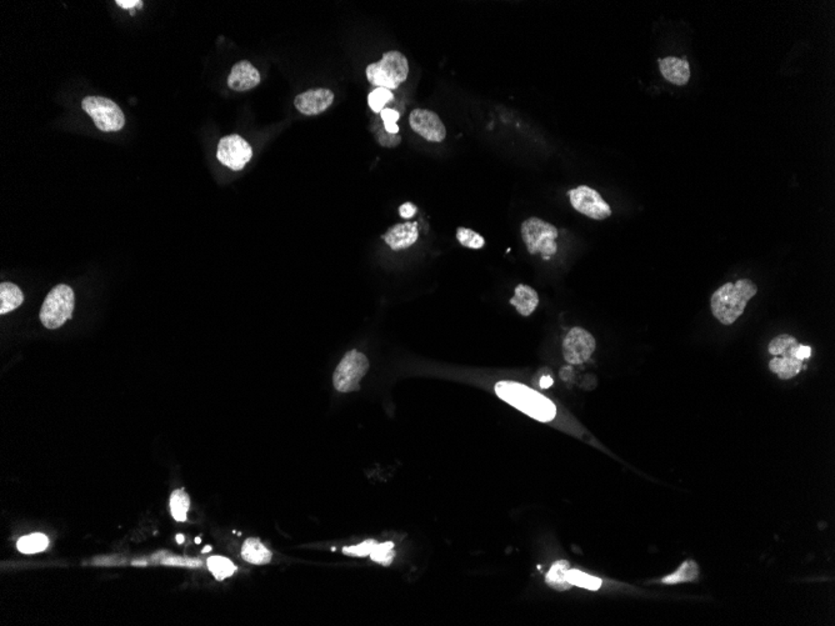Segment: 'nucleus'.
Segmentation results:
<instances>
[{"instance_id":"obj_1","label":"nucleus","mask_w":835,"mask_h":626,"mask_svg":"<svg viewBox=\"0 0 835 626\" xmlns=\"http://www.w3.org/2000/svg\"><path fill=\"white\" fill-rule=\"evenodd\" d=\"M758 293V287L750 279L727 283L714 291L710 308L714 317L721 324L732 325L742 317L752 298Z\"/></svg>"},{"instance_id":"obj_2","label":"nucleus","mask_w":835,"mask_h":626,"mask_svg":"<svg viewBox=\"0 0 835 626\" xmlns=\"http://www.w3.org/2000/svg\"><path fill=\"white\" fill-rule=\"evenodd\" d=\"M496 393L505 403L541 423H549L556 415V408L552 400L520 382H497Z\"/></svg>"},{"instance_id":"obj_3","label":"nucleus","mask_w":835,"mask_h":626,"mask_svg":"<svg viewBox=\"0 0 835 626\" xmlns=\"http://www.w3.org/2000/svg\"><path fill=\"white\" fill-rule=\"evenodd\" d=\"M409 63L400 51H387L378 63L368 65L367 78L370 84L389 90L398 89L408 78Z\"/></svg>"},{"instance_id":"obj_4","label":"nucleus","mask_w":835,"mask_h":626,"mask_svg":"<svg viewBox=\"0 0 835 626\" xmlns=\"http://www.w3.org/2000/svg\"><path fill=\"white\" fill-rule=\"evenodd\" d=\"M520 231L529 254H541L544 259H549L558 252L556 239L559 233L553 224L533 216L523 222Z\"/></svg>"},{"instance_id":"obj_5","label":"nucleus","mask_w":835,"mask_h":626,"mask_svg":"<svg viewBox=\"0 0 835 626\" xmlns=\"http://www.w3.org/2000/svg\"><path fill=\"white\" fill-rule=\"evenodd\" d=\"M74 307L75 298L73 289L59 284L45 298L39 317L45 328L58 329L72 317Z\"/></svg>"},{"instance_id":"obj_6","label":"nucleus","mask_w":835,"mask_h":626,"mask_svg":"<svg viewBox=\"0 0 835 626\" xmlns=\"http://www.w3.org/2000/svg\"><path fill=\"white\" fill-rule=\"evenodd\" d=\"M81 108L93 119L95 127L101 131H119L125 124V116L122 109L108 98L87 96L81 101Z\"/></svg>"},{"instance_id":"obj_7","label":"nucleus","mask_w":835,"mask_h":626,"mask_svg":"<svg viewBox=\"0 0 835 626\" xmlns=\"http://www.w3.org/2000/svg\"><path fill=\"white\" fill-rule=\"evenodd\" d=\"M369 361L363 353L350 350L340 360L333 375L334 388L339 393H352L359 390L360 380L367 374Z\"/></svg>"},{"instance_id":"obj_8","label":"nucleus","mask_w":835,"mask_h":626,"mask_svg":"<svg viewBox=\"0 0 835 626\" xmlns=\"http://www.w3.org/2000/svg\"><path fill=\"white\" fill-rule=\"evenodd\" d=\"M568 195L571 207L583 216L594 220H604L612 216V208L609 204L593 187L579 185L576 189L569 190Z\"/></svg>"},{"instance_id":"obj_9","label":"nucleus","mask_w":835,"mask_h":626,"mask_svg":"<svg viewBox=\"0 0 835 626\" xmlns=\"http://www.w3.org/2000/svg\"><path fill=\"white\" fill-rule=\"evenodd\" d=\"M597 341L591 332L576 326L568 331L563 341V355L570 365H580L591 359Z\"/></svg>"},{"instance_id":"obj_10","label":"nucleus","mask_w":835,"mask_h":626,"mask_svg":"<svg viewBox=\"0 0 835 626\" xmlns=\"http://www.w3.org/2000/svg\"><path fill=\"white\" fill-rule=\"evenodd\" d=\"M252 157V146L238 134L222 138L218 144L216 158L223 166H228L234 172L242 170L250 161Z\"/></svg>"},{"instance_id":"obj_11","label":"nucleus","mask_w":835,"mask_h":626,"mask_svg":"<svg viewBox=\"0 0 835 626\" xmlns=\"http://www.w3.org/2000/svg\"><path fill=\"white\" fill-rule=\"evenodd\" d=\"M409 125L418 135L432 143H441L447 137V129L441 119L428 109H414L409 116Z\"/></svg>"},{"instance_id":"obj_12","label":"nucleus","mask_w":835,"mask_h":626,"mask_svg":"<svg viewBox=\"0 0 835 626\" xmlns=\"http://www.w3.org/2000/svg\"><path fill=\"white\" fill-rule=\"evenodd\" d=\"M334 93L329 89L317 88L299 94L294 101L296 108L305 116H318L331 107Z\"/></svg>"},{"instance_id":"obj_13","label":"nucleus","mask_w":835,"mask_h":626,"mask_svg":"<svg viewBox=\"0 0 835 626\" xmlns=\"http://www.w3.org/2000/svg\"><path fill=\"white\" fill-rule=\"evenodd\" d=\"M418 238V223L411 222L396 224L383 235V239L389 245V248L396 252L411 248V245L417 243Z\"/></svg>"},{"instance_id":"obj_14","label":"nucleus","mask_w":835,"mask_h":626,"mask_svg":"<svg viewBox=\"0 0 835 626\" xmlns=\"http://www.w3.org/2000/svg\"><path fill=\"white\" fill-rule=\"evenodd\" d=\"M259 83V72L250 62L243 60V62L234 64V66L231 68V72L228 78V87L233 90H237V92L250 90L253 88L258 87Z\"/></svg>"},{"instance_id":"obj_15","label":"nucleus","mask_w":835,"mask_h":626,"mask_svg":"<svg viewBox=\"0 0 835 626\" xmlns=\"http://www.w3.org/2000/svg\"><path fill=\"white\" fill-rule=\"evenodd\" d=\"M659 69L664 79L676 86H685L691 79V66L685 59L667 57L659 59Z\"/></svg>"},{"instance_id":"obj_16","label":"nucleus","mask_w":835,"mask_h":626,"mask_svg":"<svg viewBox=\"0 0 835 626\" xmlns=\"http://www.w3.org/2000/svg\"><path fill=\"white\" fill-rule=\"evenodd\" d=\"M511 304L517 309L520 315L529 317L538 308L539 296L532 287L526 284H519L514 291V296L511 299Z\"/></svg>"},{"instance_id":"obj_17","label":"nucleus","mask_w":835,"mask_h":626,"mask_svg":"<svg viewBox=\"0 0 835 626\" xmlns=\"http://www.w3.org/2000/svg\"><path fill=\"white\" fill-rule=\"evenodd\" d=\"M242 558H243V560L253 564V565H266L268 562H270L273 554L259 539L250 538V539L245 540L244 544H243Z\"/></svg>"},{"instance_id":"obj_18","label":"nucleus","mask_w":835,"mask_h":626,"mask_svg":"<svg viewBox=\"0 0 835 626\" xmlns=\"http://www.w3.org/2000/svg\"><path fill=\"white\" fill-rule=\"evenodd\" d=\"M803 367H804L803 360L798 359L797 356H792V358L774 356L769 361L771 371L778 375V378L782 379V380L793 379L794 376L799 374L800 370Z\"/></svg>"},{"instance_id":"obj_19","label":"nucleus","mask_w":835,"mask_h":626,"mask_svg":"<svg viewBox=\"0 0 835 626\" xmlns=\"http://www.w3.org/2000/svg\"><path fill=\"white\" fill-rule=\"evenodd\" d=\"M24 302L22 290L13 283H1L0 285V314L4 315L19 308Z\"/></svg>"},{"instance_id":"obj_20","label":"nucleus","mask_w":835,"mask_h":626,"mask_svg":"<svg viewBox=\"0 0 835 626\" xmlns=\"http://www.w3.org/2000/svg\"><path fill=\"white\" fill-rule=\"evenodd\" d=\"M569 569H570V564L567 560L555 562L545 576V582L548 585L550 588H553L554 590H569L573 586L568 580Z\"/></svg>"},{"instance_id":"obj_21","label":"nucleus","mask_w":835,"mask_h":626,"mask_svg":"<svg viewBox=\"0 0 835 626\" xmlns=\"http://www.w3.org/2000/svg\"><path fill=\"white\" fill-rule=\"evenodd\" d=\"M798 340L794 338L793 335L789 334H782L778 335L777 338L773 339L769 346H768V352L774 355V356H783V358H792L797 356V352L799 348Z\"/></svg>"},{"instance_id":"obj_22","label":"nucleus","mask_w":835,"mask_h":626,"mask_svg":"<svg viewBox=\"0 0 835 626\" xmlns=\"http://www.w3.org/2000/svg\"><path fill=\"white\" fill-rule=\"evenodd\" d=\"M170 514L175 521H187L188 511L190 509V499L184 489L174 490L169 500Z\"/></svg>"},{"instance_id":"obj_23","label":"nucleus","mask_w":835,"mask_h":626,"mask_svg":"<svg viewBox=\"0 0 835 626\" xmlns=\"http://www.w3.org/2000/svg\"><path fill=\"white\" fill-rule=\"evenodd\" d=\"M49 547V539L42 533H34L18 540L16 547L22 554H38Z\"/></svg>"},{"instance_id":"obj_24","label":"nucleus","mask_w":835,"mask_h":626,"mask_svg":"<svg viewBox=\"0 0 835 626\" xmlns=\"http://www.w3.org/2000/svg\"><path fill=\"white\" fill-rule=\"evenodd\" d=\"M207 566L218 582L231 577L238 570L231 559L224 556H210L207 560Z\"/></svg>"},{"instance_id":"obj_25","label":"nucleus","mask_w":835,"mask_h":626,"mask_svg":"<svg viewBox=\"0 0 835 626\" xmlns=\"http://www.w3.org/2000/svg\"><path fill=\"white\" fill-rule=\"evenodd\" d=\"M699 568L698 565L691 560L683 562V565L678 569L674 574L669 576L663 577V584H679V583H689V582H695L698 579Z\"/></svg>"},{"instance_id":"obj_26","label":"nucleus","mask_w":835,"mask_h":626,"mask_svg":"<svg viewBox=\"0 0 835 626\" xmlns=\"http://www.w3.org/2000/svg\"><path fill=\"white\" fill-rule=\"evenodd\" d=\"M568 580L573 586H579V588H584L588 590H598L602 586L600 579L588 575L583 571L574 570V569H569Z\"/></svg>"},{"instance_id":"obj_27","label":"nucleus","mask_w":835,"mask_h":626,"mask_svg":"<svg viewBox=\"0 0 835 626\" xmlns=\"http://www.w3.org/2000/svg\"><path fill=\"white\" fill-rule=\"evenodd\" d=\"M394 101V94L385 88H376L368 96V104L374 113H381L385 104Z\"/></svg>"},{"instance_id":"obj_28","label":"nucleus","mask_w":835,"mask_h":626,"mask_svg":"<svg viewBox=\"0 0 835 626\" xmlns=\"http://www.w3.org/2000/svg\"><path fill=\"white\" fill-rule=\"evenodd\" d=\"M457 239L463 246L469 249H482L485 245V239L483 238L479 233L463 226L458 228Z\"/></svg>"},{"instance_id":"obj_29","label":"nucleus","mask_w":835,"mask_h":626,"mask_svg":"<svg viewBox=\"0 0 835 626\" xmlns=\"http://www.w3.org/2000/svg\"><path fill=\"white\" fill-rule=\"evenodd\" d=\"M394 556H396L394 544L391 541H387V543H383V544L378 543L375 545L372 554H370V559L373 562H378V564H382L384 566H388L393 562Z\"/></svg>"},{"instance_id":"obj_30","label":"nucleus","mask_w":835,"mask_h":626,"mask_svg":"<svg viewBox=\"0 0 835 626\" xmlns=\"http://www.w3.org/2000/svg\"><path fill=\"white\" fill-rule=\"evenodd\" d=\"M376 544H378V541H375V540H367V541H363L359 545L344 547L343 549V554L348 555V556L364 558V556L372 554V551H373V549H374Z\"/></svg>"},{"instance_id":"obj_31","label":"nucleus","mask_w":835,"mask_h":626,"mask_svg":"<svg viewBox=\"0 0 835 626\" xmlns=\"http://www.w3.org/2000/svg\"><path fill=\"white\" fill-rule=\"evenodd\" d=\"M375 135H376L379 144L384 146V148H396L402 142L400 134H390L387 130L384 129V127L383 128H378Z\"/></svg>"},{"instance_id":"obj_32","label":"nucleus","mask_w":835,"mask_h":626,"mask_svg":"<svg viewBox=\"0 0 835 626\" xmlns=\"http://www.w3.org/2000/svg\"><path fill=\"white\" fill-rule=\"evenodd\" d=\"M379 114H381V118H382L384 124H396L399 120V118H400V114L396 110L390 108L383 109Z\"/></svg>"},{"instance_id":"obj_33","label":"nucleus","mask_w":835,"mask_h":626,"mask_svg":"<svg viewBox=\"0 0 835 626\" xmlns=\"http://www.w3.org/2000/svg\"><path fill=\"white\" fill-rule=\"evenodd\" d=\"M418 211V208L413 203H404L403 205L399 208V214L404 219H411L415 216Z\"/></svg>"},{"instance_id":"obj_34","label":"nucleus","mask_w":835,"mask_h":626,"mask_svg":"<svg viewBox=\"0 0 835 626\" xmlns=\"http://www.w3.org/2000/svg\"><path fill=\"white\" fill-rule=\"evenodd\" d=\"M116 4L123 9H133V8L143 7V1L138 0H116Z\"/></svg>"},{"instance_id":"obj_35","label":"nucleus","mask_w":835,"mask_h":626,"mask_svg":"<svg viewBox=\"0 0 835 626\" xmlns=\"http://www.w3.org/2000/svg\"><path fill=\"white\" fill-rule=\"evenodd\" d=\"M810 354H812L810 346L801 345L800 344L799 348H798V352H797V358L800 360H804L806 358H809Z\"/></svg>"},{"instance_id":"obj_36","label":"nucleus","mask_w":835,"mask_h":626,"mask_svg":"<svg viewBox=\"0 0 835 626\" xmlns=\"http://www.w3.org/2000/svg\"><path fill=\"white\" fill-rule=\"evenodd\" d=\"M539 385L541 389L550 388L553 385V379L549 375H544L540 378Z\"/></svg>"},{"instance_id":"obj_37","label":"nucleus","mask_w":835,"mask_h":626,"mask_svg":"<svg viewBox=\"0 0 835 626\" xmlns=\"http://www.w3.org/2000/svg\"><path fill=\"white\" fill-rule=\"evenodd\" d=\"M573 376V369L571 367H563L561 370V378L564 382H568L569 379Z\"/></svg>"},{"instance_id":"obj_38","label":"nucleus","mask_w":835,"mask_h":626,"mask_svg":"<svg viewBox=\"0 0 835 626\" xmlns=\"http://www.w3.org/2000/svg\"><path fill=\"white\" fill-rule=\"evenodd\" d=\"M384 129L387 130L390 134H399L398 124H384Z\"/></svg>"},{"instance_id":"obj_39","label":"nucleus","mask_w":835,"mask_h":626,"mask_svg":"<svg viewBox=\"0 0 835 626\" xmlns=\"http://www.w3.org/2000/svg\"><path fill=\"white\" fill-rule=\"evenodd\" d=\"M177 540H178V541H179V543H183V540H184V538H183V536H181V535H179V536H178V538H177Z\"/></svg>"}]
</instances>
